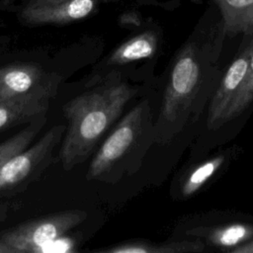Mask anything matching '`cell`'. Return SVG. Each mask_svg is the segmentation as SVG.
Instances as JSON below:
<instances>
[{
	"instance_id": "cell-12",
	"label": "cell",
	"mask_w": 253,
	"mask_h": 253,
	"mask_svg": "<svg viewBox=\"0 0 253 253\" xmlns=\"http://www.w3.org/2000/svg\"><path fill=\"white\" fill-rule=\"evenodd\" d=\"M204 249L205 244L199 240H182L162 244L140 241L127 242L98 251L106 253H186L202 252Z\"/></svg>"
},
{
	"instance_id": "cell-20",
	"label": "cell",
	"mask_w": 253,
	"mask_h": 253,
	"mask_svg": "<svg viewBox=\"0 0 253 253\" xmlns=\"http://www.w3.org/2000/svg\"><path fill=\"white\" fill-rule=\"evenodd\" d=\"M0 1H1V0H0Z\"/></svg>"
},
{
	"instance_id": "cell-17",
	"label": "cell",
	"mask_w": 253,
	"mask_h": 253,
	"mask_svg": "<svg viewBox=\"0 0 253 253\" xmlns=\"http://www.w3.org/2000/svg\"><path fill=\"white\" fill-rule=\"evenodd\" d=\"M231 253H253V238L230 249Z\"/></svg>"
},
{
	"instance_id": "cell-3",
	"label": "cell",
	"mask_w": 253,
	"mask_h": 253,
	"mask_svg": "<svg viewBox=\"0 0 253 253\" xmlns=\"http://www.w3.org/2000/svg\"><path fill=\"white\" fill-rule=\"evenodd\" d=\"M48 55L37 51L0 54V97L41 95L53 98L63 80Z\"/></svg>"
},
{
	"instance_id": "cell-15",
	"label": "cell",
	"mask_w": 253,
	"mask_h": 253,
	"mask_svg": "<svg viewBox=\"0 0 253 253\" xmlns=\"http://www.w3.org/2000/svg\"><path fill=\"white\" fill-rule=\"evenodd\" d=\"M224 160V155H216L196 166L187 175L182 184V195L184 197H190L195 194L215 174V172L222 166Z\"/></svg>"
},
{
	"instance_id": "cell-13",
	"label": "cell",
	"mask_w": 253,
	"mask_h": 253,
	"mask_svg": "<svg viewBox=\"0 0 253 253\" xmlns=\"http://www.w3.org/2000/svg\"><path fill=\"white\" fill-rule=\"evenodd\" d=\"M46 117L39 118L21 126L12 135L0 141V169L14 155L28 147L39 135L46 124Z\"/></svg>"
},
{
	"instance_id": "cell-18",
	"label": "cell",
	"mask_w": 253,
	"mask_h": 253,
	"mask_svg": "<svg viewBox=\"0 0 253 253\" xmlns=\"http://www.w3.org/2000/svg\"><path fill=\"white\" fill-rule=\"evenodd\" d=\"M0 253H18L16 249L0 239Z\"/></svg>"
},
{
	"instance_id": "cell-2",
	"label": "cell",
	"mask_w": 253,
	"mask_h": 253,
	"mask_svg": "<svg viewBox=\"0 0 253 253\" xmlns=\"http://www.w3.org/2000/svg\"><path fill=\"white\" fill-rule=\"evenodd\" d=\"M69 100L62 108L67 121L58 160L68 171L84 162L120 117L137 89L109 74Z\"/></svg>"
},
{
	"instance_id": "cell-6",
	"label": "cell",
	"mask_w": 253,
	"mask_h": 253,
	"mask_svg": "<svg viewBox=\"0 0 253 253\" xmlns=\"http://www.w3.org/2000/svg\"><path fill=\"white\" fill-rule=\"evenodd\" d=\"M87 217L80 210H66L20 223L0 232V239L23 252H40L46 246L62 237Z\"/></svg>"
},
{
	"instance_id": "cell-11",
	"label": "cell",
	"mask_w": 253,
	"mask_h": 253,
	"mask_svg": "<svg viewBox=\"0 0 253 253\" xmlns=\"http://www.w3.org/2000/svg\"><path fill=\"white\" fill-rule=\"evenodd\" d=\"M225 34H253V0H215Z\"/></svg>"
},
{
	"instance_id": "cell-10",
	"label": "cell",
	"mask_w": 253,
	"mask_h": 253,
	"mask_svg": "<svg viewBox=\"0 0 253 253\" xmlns=\"http://www.w3.org/2000/svg\"><path fill=\"white\" fill-rule=\"evenodd\" d=\"M158 47V35L144 31L128 39L114 49L105 60L106 65H124L132 61L153 56Z\"/></svg>"
},
{
	"instance_id": "cell-8",
	"label": "cell",
	"mask_w": 253,
	"mask_h": 253,
	"mask_svg": "<svg viewBox=\"0 0 253 253\" xmlns=\"http://www.w3.org/2000/svg\"><path fill=\"white\" fill-rule=\"evenodd\" d=\"M253 52V34L244 35L242 45L211 94L208 114V127L216 129L224 125V118L246 78Z\"/></svg>"
},
{
	"instance_id": "cell-14",
	"label": "cell",
	"mask_w": 253,
	"mask_h": 253,
	"mask_svg": "<svg viewBox=\"0 0 253 253\" xmlns=\"http://www.w3.org/2000/svg\"><path fill=\"white\" fill-rule=\"evenodd\" d=\"M206 236L215 246L232 249L253 238V226L244 223H232L211 229Z\"/></svg>"
},
{
	"instance_id": "cell-4",
	"label": "cell",
	"mask_w": 253,
	"mask_h": 253,
	"mask_svg": "<svg viewBox=\"0 0 253 253\" xmlns=\"http://www.w3.org/2000/svg\"><path fill=\"white\" fill-rule=\"evenodd\" d=\"M152 128L148 104L141 102L124 116L103 141L90 162L87 179L111 181L123 160L135 150L146 130Z\"/></svg>"
},
{
	"instance_id": "cell-1",
	"label": "cell",
	"mask_w": 253,
	"mask_h": 253,
	"mask_svg": "<svg viewBox=\"0 0 253 253\" xmlns=\"http://www.w3.org/2000/svg\"><path fill=\"white\" fill-rule=\"evenodd\" d=\"M224 34L221 19L209 32L197 30L179 49L171 65L153 128L156 142H170L198 118L216 77V62Z\"/></svg>"
},
{
	"instance_id": "cell-9",
	"label": "cell",
	"mask_w": 253,
	"mask_h": 253,
	"mask_svg": "<svg viewBox=\"0 0 253 253\" xmlns=\"http://www.w3.org/2000/svg\"><path fill=\"white\" fill-rule=\"evenodd\" d=\"M51 99L41 95L0 97V133L46 117Z\"/></svg>"
},
{
	"instance_id": "cell-19",
	"label": "cell",
	"mask_w": 253,
	"mask_h": 253,
	"mask_svg": "<svg viewBox=\"0 0 253 253\" xmlns=\"http://www.w3.org/2000/svg\"><path fill=\"white\" fill-rule=\"evenodd\" d=\"M10 42V38L8 36H0V50L3 49Z\"/></svg>"
},
{
	"instance_id": "cell-7",
	"label": "cell",
	"mask_w": 253,
	"mask_h": 253,
	"mask_svg": "<svg viewBox=\"0 0 253 253\" xmlns=\"http://www.w3.org/2000/svg\"><path fill=\"white\" fill-rule=\"evenodd\" d=\"M105 0H22L16 16L21 25L36 28L65 26L87 18Z\"/></svg>"
},
{
	"instance_id": "cell-16",
	"label": "cell",
	"mask_w": 253,
	"mask_h": 253,
	"mask_svg": "<svg viewBox=\"0 0 253 253\" xmlns=\"http://www.w3.org/2000/svg\"><path fill=\"white\" fill-rule=\"evenodd\" d=\"M252 101H253V52L250 57L246 78L243 82V85L238 95L236 96L231 107L229 108V110L225 115L224 124L236 118L237 116H239L252 103Z\"/></svg>"
},
{
	"instance_id": "cell-5",
	"label": "cell",
	"mask_w": 253,
	"mask_h": 253,
	"mask_svg": "<svg viewBox=\"0 0 253 253\" xmlns=\"http://www.w3.org/2000/svg\"><path fill=\"white\" fill-rule=\"evenodd\" d=\"M66 125H53L38 140L20 151L0 169V198L23 191L52 161L54 148L61 142Z\"/></svg>"
}]
</instances>
